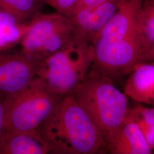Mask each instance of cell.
Listing matches in <instances>:
<instances>
[{
  "instance_id": "2",
  "label": "cell",
  "mask_w": 154,
  "mask_h": 154,
  "mask_svg": "<svg viewBox=\"0 0 154 154\" xmlns=\"http://www.w3.org/2000/svg\"><path fill=\"white\" fill-rule=\"evenodd\" d=\"M72 94L98 127L105 142L125 121L130 109L125 94L110 78L91 67Z\"/></svg>"
},
{
  "instance_id": "4",
  "label": "cell",
  "mask_w": 154,
  "mask_h": 154,
  "mask_svg": "<svg viewBox=\"0 0 154 154\" xmlns=\"http://www.w3.org/2000/svg\"><path fill=\"white\" fill-rule=\"evenodd\" d=\"M62 98L35 76L21 91L5 98V134L37 130Z\"/></svg>"
},
{
  "instance_id": "17",
  "label": "cell",
  "mask_w": 154,
  "mask_h": 154,
  "mask_svg": "<svg viewBox=\"0 0 154 154\" xmlns=\"http://www.w3.org/2000/svg\"><path fill=\"white\" fill-rule=\"evenodd\" d=\"M5 97L0 94V141L5 135Z\"/></svg>"
},
{
  "instance_id": "11",
  "label": "cell",
  "mask_w": 154,
  "mask_h": 154,
  "mask_svg": "<svg viewBox=\"0 0 154 154\" xmlns=\"http://www.w3.org/2000/svg\"><path fill=\"white\" fill-rule=\"evenodd\" d=\"M50 154L49 147L37 130L5 134L0 141V154Z\"/></svg>"
},
{
  "instance_id": "8",
  "label": "cell",
  "mask_w": 154,
  "mask_h": 154,
  "mask_svg": "<svg viewBox=\"0 0 154 154\" xmlns=\"http://www.w3.org/2000/svg\"><path fill=\"white\" fill-rule=\"evenodd\" d=\"M111 154H151L152 149L137 125L128 118L106 141V151Z\"/></svg>"
},
{
  "instance_id": "1",
  "label": "cell",
  "mask_w": 154,
  "mask_h": 154,
  "mask_svg": "<svg viewBox=\"0 0 154 154\" xmlns=\"http://www.w3.org/2000/svg\"><path fill=\"white\" fill-rule=\"evenodd\" d=\"M37 131L50 154H94L106 151L100 131L72 94L61 99Z\"/></svg>"
},
{
  "instance_id": "7",
  "label": "cell",
  "mask_w": 154,
  "mask_h": 154,
  "mask_svg": "<svg viewBox=\"0 0 154 154\" xmlns=\"http://www.w3.org/2000/svg\"><path fill=\"white\" fill-rule=\"evenodd\" d=\"M119 2L120 0H109L78 11L68 18L75 32L90 42L114 16Z\"/></svg>"
},
{
  "instance_id": "15",
  "label": "cell",
  "mask_w": 154,
  "mask_h": 154,
  "mask_svg": "<svg viewBox=\"0 0 154 154\" xmlns=\"http://www.w3.org/2000/svg\"><path fill=\"white\" fill-rule=\"evenodd\" d=\"M78 0H44V3L55 9L56 11L69 18Z\"/></svg>"
},
{
  "instance_id": "3",
  "label": "cell",
  "mask_w": 154,
  "mask_h": 154,
  "mask_svg": "<svg viewBox=\"0 0 154 154\" xmlns=\"http://www.w3.org/2000/svg\"><path fill=\"white\" fill-rule=\"evenodd\" d=\"M90 42L76 33L66 45L38 64L35 76L53 93L64 97L74 92L93 64Z\"/></svg>"
},
{
  "instance_id": "9",
  "label": "cell",
  "mask_w": 154,
  "mask_h": 154,
  "mask_svg": "<svg viewBox=\"0 0 154 154\" xmlns=\"http://www.w3.org/2000/svg\"><path fill=\"white\" fill-rule=\"evenodd\" d=\"M128 75L125 95L140 104L154 105V62L138 63Z\"/></svg>"
},
{
  "instance_id": "5",
  "label": "cell",
  "mask_w": 154,
  "mask_h": 154,
  "mask_svg": "<svg viewBox=\"0 0 154 154\" xmlns=\"http://www.w3.org/2000/svg\"><path fill=\"white\" fill-rule=\"evenodd\" d=\"M27 25L20 42L21 51L39 63L60 49L76 34L69 18L57 12L39 13Z\"/></svg>"
},
{
  "instance_id": "16",
  "label": "cell",
  "mask_w": 154,
  "mask_h": 154,
  "mask_svg": "<svg viewBox=\"0 0 154 154\" xmlns=\"http://www.w3.org/2000/svg\"><path fill=\"white\" fill-rule=\"evenodd\" d=\"M109 0H78L75 5L73 9L71 16L77 13L78 11L99 5L105 3V2Z\"/></svg>"
},
{
  "instance_id": "10",
  "label": "cell",
  "mask_w": 154,
  "mask_h": 154,
  "mask_svg": "<svg viewBox=\"0 0 154 154\" xmlns=\"http://www.w3.org/2000/svg\"><path fill=\"white\" fill-rule=\"evenodd\" d=\"M139 63L154 60V0H143L137 25Z\"/></svg>"
},
{
  "instance_id": "12",
  "label": "cell",
  "mask_w": 154,
  "mask_h": 154,
  "mask_svg": "<svg viewBox=\"0 0 154 154\" xmlns=\"http://www.w3.org/2000/svg\"><path fill=\"white\" fill-rule=\"evenodd\" d=\"M44 0H0V11L28 23L40 13Z\"/></svg>"
},
{
  "instance_id": "13",
  "label": "cell",
  "mask_w": 154,
  "mask_h": 154,
  "mask_svg": "<svg viewBox=\"0 0 154 154\" xmlns=\"http://www.w3.org/2000/svg\"><path fill=\"white\" fill-rule=\"evenodd\" d=\"M27 24L0 11V51L9 49L20 43L26 31Z\"/></svg>"
},
{
  "instance_id": "6",
  "label": "cell",
  "mask_w": 154,
  "mask_h": 154,
  "mask_svg": "<svg viewBox=\"0 0 154 154\" xmlns=\"http://www.w3.org/2000/svg\"><path fill=\"white\" fill-rule=\"evenodd\" d=\"M38 64L21 51H0V94L6 98L25 88L35 77Z\"/></svg>"
},
{
  "instance_id": "14",
  "label": "cell",
  "mask_w": 154,
  "mask_h": 154,
  "mask_svg": "<svg viewBox=\"0 0 154 154\" xmlns=\"http://www.w3.org/2000/svg\"><path fill=\"white\" fill-rule=\"evenodd\" d=\"M126 118L134 122L143 134L146 141L154 149V107H145L141 104L129 109Z\"/></svg>"
}]
</instances>
